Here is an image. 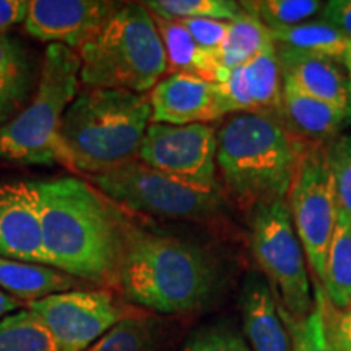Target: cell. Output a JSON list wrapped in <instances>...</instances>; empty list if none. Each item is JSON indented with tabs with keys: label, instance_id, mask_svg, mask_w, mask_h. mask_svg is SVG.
Segmentation results:
<instances>
[{
	"label": "cell",
	"instance_id": "6da1fadb",
	"mask_svg": "<svg viewBox=\"0 0 351 351\" xmlns=\"http://www.w3.org/2000/svg\"><path fill=\"white\" fill-rule=\"evenodd\" d=\"M47 267L73 278L117 285L125 215L77 178L36 182Z\"/></svg>",
	"mask_w": 351,
	"mask_h": 351
},
{
	"label": "cell",
	"instance_id": "7a4b0ae2",
	"mask_svg": "<svg viewBox=\"0 0 351 351\" xmlns=\"http://www.w3.org/2000/svg\"><path fill=\"white\" fill-rule=\"evenodd\" d=\"M215 267L199 245L142 230L124 219L117 287L134 304L161 314H184L204 304Z\"/></svg>",
	"mask_w": 351,
	"mask_h": 351
},
{
	"label": "cell",
	"instance_id": "3957f363",
	"mask_svg": "<svg viewBox=\"0 0 351 351\" xmlns=\"http://www.w3.org/2000/svg\"><path fill=\"white\" fill-rule=\"evenodd\" d=\"M300 140L276 111L232 114L217 132V171L239 208L288 200Z\"/></svg>",
	"mask_w": 351,
	"mask_h": 351
},
{
	"label": "cell",
	"instance_id": "277c9868",
	"mask_svg": "<svg viewBox=\"0 0 351 351\" xmlns=\"http://www.w3.org/2000/svg\"><path fill=\"white\" fill-rule=\"evenodd\" d=\"M152 124L148 96L125 90L85 88L64 114V165L98 176L138 160Z\"/></svg>",
	"mask_w": 351,
	"mask_h": 351
},
{
	"label": "cell",
	"instance_id": "5b68a950",
	"mask_svg": "<svg viewBox=\"0 0 351 351\" xmlns=\"http://www.w3.org/2000/svg\"><path fill=\"white\" fill-rule=\"evenodd\" d=\"M80 83L86 88L143 95L168 72L153 13L145 3H125L78 49Z\"/></svg>",
	"mask_w": 351,
	"mask_h": 351
},
{
	"label": "cell",
	"instance_id": "8992f818",
	"mask_svg": "<svg viewBox=\"0 0 351 351\" xmlns=\"http://www.w3.org/2000/svg\"><path fill=\"white\" fill-rule=\"evenodd\" d=\"M80 57L64 44H49L38 88L23 111L0 129V158L21 165H64L60 127L78 95Z\"/></svg>",
	"mask_w": 351,
	"mask_h": 351
},
{
	"label": "cell",
	"instance_id": "52a82bcc",
	"mask_svg": "<svg viewBox=\"0 0 351 351\" xmlns=\"http://www.w3.org/2000/svg\"><path fill=\"white\" fill-rule=\"evenodd\" d=\"M252 252L285 317L300 322L314 309L304 251L298 238L288 200L252 210Z\"/></svg>",
	"mask_w": 351,
	"mask_h": 351
},
{
	"label": "cell",
	"instance_id": "ba28073f",
	"mask_svg": "<svg viewBox=\"0 0 351 351\" xmlns=\"http://www.w3.org/2000/svg\"><path fill=\"white\" fill-rule=\"evenodd\" d=\"M91 181L99 194L132 212L191 221H207L218 215V192L187 186L140 160L91 176Z\"/></svg>",
	"mask_w": 351,
	"mask_h": 351
},
{
	"label": "cell",
	"instance_id": "9c48e42d",
	"mask_svg": "<svg viewBox=\"0 0 351 351\" xmlns=\"http://www.w3.org/2000/svg\"><path fill=\"white\" fill-rule=\"evenodd\" d=\"M288 207L307 263L322 283L328 247L339 223L326 143L300 142Z\"/></svg>",
	"mask_w": 351,
	"mask_h": 351
},
{
	"label": "cell",
	"instance_id": "30bf717a",
	"mask_svg": "<svg viewBox=\"0 0 351 351\" xmlns=\"http://www.w3.org/2000/svg\"><path fill=\"white\" fill-rule=\"evenodd\" d=\"M28 309L41 320L59 351H85L122 319L138 313L117 302L108 289H72L33 301Z\"/></svg>",
	"mask_w": 351,
	"mask_h": 351
},
{
	"label": "cell",
	"instance_id": "8fae6325",
	"mask_svg": "<svg viewBox=\"0 0 351 351\" xmlns=\"http://www.w3.org/2000/svg\"><path fill=\"white\" fill-rule=\"evenodd\" d=\"M138 160L199 191L218 189L217 130L208 124H150Z\"/></svg>",
	"mask_w": 351,
	"mask_h": 351
},
{
	"label": "cell",
	"instance_id": "7c38bea8",
	"mask_svg": "<svg viewBox=\"0 0 351 351\" xmlns=\"http://www.w3.org/2000/svg\"><path fill=\"white\" fill-rule=\"evenodd\" d=\"M117 8L106 0H32L25 28L39 41L77 51Z\"/></svg>",
	"mask_w": 351,
	"mask_h": 351
},
{
	"label": "cell",
	"instance_id": "4fadbf2b",
	"mask_svg": "<svg viewBox=\"0 0 351 351\" xmlns=\"http://www.w3.org/2000/svg\"><path fill=\"white\" fill-rule=\"evenodd\" d=\"M0 257L47 265L36 182H0Z\"/></svg>",
	"mask_w": 351,
	"mask_h": 351
},
{
	"label": "cell",
	"instance_id": "5bb4252c",
	"mask_svg": "<svg viewBox=\"0 0 351 351\" xmlns=\"http://www.w3.org/2000/svg\"><path fill=\"white\" fill-rule=\"evenodd\" d=\"M152 124L189 125L223 119L215 83L187 73H169L150 90Z\"/></svg>",
	"mask_w": 351,
	"mask_h": 351
},
{
	"label": "cell",
	"instance_id": "9a60e30c",
	"mask_svg": "<svg viewBox=\"0 0 351 351\" xmlns=\"http://www.w3.org/2000/svg\"><path fill=\"white\" fill-rule=\"evenodd\" d=\"M283 80L300 88L306 95L351 111L348 78L333 59L307 54L276 44Z\"/></svg>",
	"mask_w": 351,
	"mask_h": 351
},
{
	"label": "cell",
	"instance_id": "2e32d148",
	"mask_svg": "<svg viewBox=\"0 0 351 351\" xmlns=\"http://www.w3.org/2000/svg\"><path fill=\"white\" fill-rule=\"evenodd\" d=\"M243 326L251 351H293V340L269 283L249 276L241 295Z\"/></svg>",
	"mask_w": 351,
	"mask_h": 351
},
{
	"label": "cell",
	"instance_id": "e0dca14e",
	"mask_svg": "<svg viewBox=\"0 0 351 351\" xmlns=\"http://www.w3.org/2000/svg\"><path fill=\"white\" fill-rule=\"evenodd\" d=\"M278 114L291 137L307 143H327L351 119V111L306 95L285 80Z\"/></svg>",
	"mask_w": 351,
	"mask_h": 351
},
{
	"label": "cell",
	"instance_id": "ac0fdd59",
	"mask_svg": "<svg viewBox=\"0 0 351 351\" xmlns=\"http://www.w3.org/2000/svg\"><path fill=\"white\" fill-rule=\"evenodd\" d=\"M153 20L163 43L169 73H187L212 83L226 80L230 70L219 65L217 51L202 49L181 21L163 19L155 13Z\"/></svg>",
	"mask_w": 351,
	"mask_h": 351
},
{
	"label": "cell",
	"instance_id": "d6986e66",
	"mask_svg": "<svg viewBox=\"0 0 351 351\" xmlns=\"http://www.w3.org/2000/svg\"><path fill=\"white\" fill-rule=\"evenodd\" d=\"M75 287L77 278L52 267L0 257V288L19 301L29 304L57 293L72 291Z\"/></svg>",
	"mask_w": 351,
	"mask_h": 351
},
{
	"label": "cell",
	"instance_id": "ffe728a7",
	"mask_svg": "<svg viewBox=\"0 0 351 351\" xmlns=\"http://www.w3.org/2000/svg\"><path fill=\"white\" fill-rule=\"evenodd\" d=\"M32 99V65L23 46L0 33V129L15 119Z\"/></svg>",
	"mask_w": 351,
	"mask_h": 351
},
{
	"label": "cell",
	"instance_id": "44dd1931",
	"mask_svg": "<svg viewBox=\"0 0 351 351\" xmlns=\"http://www.w3.org/2000/svg\"><path fill=\"white\" fill-rule=\"evenodd\" d=\"M275 46L269 26L241 8L239 15L230 21L226 43L217 51V57L223 69L231 70L245 64L254 56L274 51Z\"/></svg>",
	"mask_w": 351,
	"mask_h": 351
},
{
	"label": "cell",
	"instance_id": "7402d4cb",
	"mask_svg": "<svg viewBox=\"0 0 351 351\" xmlns=\"http://www.w3.org/2000/svg\"><path fill=\"white\" fill-rule=\"evenodd\" d=\"M320 287L335 309L351 307V221L339 218Z\"/></svg>",
	"mask_w": 351,
	"mask_h": 351
},
{
	"label": "cell",
	"instance_id": "603a6c76",
	"mask_svg": "<svg viewBox=\"0 0 351 351\" xmlns=\"http://www.w3.org/2000/svg\"><path fill=\"white\" fill-rule=\"evenodd\" d=\"M275 44L307 54H315L339 59L343 57L351 38L333 28L326 21L322 23H301L282 28H269Z\"/></svg>",
	"mask_w": 351,
	"mask_h": 351
},
{
	"label": "cell",
	"instance_id": "cb8c5ba5",
	"mask_svg": "<svg viewBox=\"0 0 351 351\" xmlns=\"http://www.w3.org/2000/svg\"><path fill=\"white\" fill-rule=\"evenodd\" d=\"M243 70L256 109L278 112L282 106L283 73L276 56V46L274 51L254 56L243 64Z\"/></svg>",
	"mask_w": 351,
	"mask_h": 351
},
{
	"label": "cell",
	"instance_id": "d4e9b609",
	"mask_svg": "<svg viewBox=\"0 0 351 351\" xmlns=\"http://www.w3.org/2000/svg\"><path fill=\"white\" fill-rule=\"evenodd\" d=\"M0 351H59L54 339L29 309L0 319Z\"/></svg>",
	"mask_w": 351,
	"mask_h": 351
},
{
	"label": "cell",
	"instance_id": "484cf974",
	"mask_svg": "<svg viewBox=\"0 0 351 351\" xmlns=\"http://www.w3.org/2000/svg\"><path fill=\"white\" fill-rule=\"evenodd\" d=\"M158 326L152 315L135 313L122 319L85 351H153Z\"/></svg>",
	"mask_w": 351,
	"mask_h": 351
},
{
	"label": "cell",
	"instance_id": "4316f807",
	"mask_svg": "<svg viewBox=\"0 0 351 351\" xmlns=\"http://www.w3.org/2000/svg\"><path fill=\"white\" fill-rule=\"evenodd\" d=\"M145 7L158 16L171 20L212 19L231 21L241 13V5L232 0H153Z\"/></svg>",
	"mask_w": 351,
	"mask_h": 351
},
{
	"label": "cell",
	"instance_id": "83f0119b",
	"mask_svg": "<svg viewBox=\"0 0 351 351\" xmlns=\"http://www.w3.org/2000/svg\"><path fill=\"white\" fill-rule=\"evenodd\" d=\"M239 5L269 28H282L301 25V21L315 15L324 3L317 0H251Z\"/></svg>",
	"mask_w": 351,
	"mask_h": 351
},
{
	"label": "cell",
	"instance_id": "f1b7e54d",
	"mask_svg": "<svg viewBox=\"0 0 351 351\" xmlns=\"http://www.w3.org/2000/svg\"><path fill=\"white\" fill-rule=\"evenodd\" d=\"M339 218L351 221V135H340L326 143Z\"/></svg>",
	"mask_w": 351,
	"mask_h": 351
},
{
	"label": "cell",
	"instance_id": "f546056e",
	"mask_svg": "<svg viewBox=\"0 0 351 351\" xmlns=\"http://www.w3.org/2000/svg\"><path fill=\"white\" fill-rule=\"evenodd\" d=\"M285 317V315H283ZM293 340V351H335L328 340L322 314L315 306L311 314L300 322L285 317Z\"/></svg>",
	"mask_w": 351,
	"mask_h": 351
},
{
	"label": "cell",
	"instance_id": "4dcf8cb0",
	"mask_svg": "<svg viewBox=\"0 0 351 351\" xmlns=\"http://www.w3.org/2000/svg\"><path fill=\"white\" fill-rule=\"evenodd\" d=\"M314 302L322 314L327 337L335 351H351V307L335 309L327 301L319 282L314 283Z\"/></svg>",
	"mask_w": 351,
	"mask_h": 351
},
{
	"label": "cell",
	"instance_id": "1f68e13d",
	"mask_svg": "<svg viewBox=\"0 0 351 351\" xmlns=\"http://www.w3.org/2000/svg\"><path fill=\"white\" fill-rule=\"evenodd\" d=\"M215 86H217L218 103L223 116H228V114L232 116V114L239 112L258 111L252 101L247 82H245L243 65L231 69L226 80L221 83H215Z\"/></svg>",
	"mask_w": 351,
	"mask_h": 351
},
{
	"label": "cell",
	"instance_id": "d6a6232c",
	"mask_svg": "<svg viewBox=\"0 0 351 351\" xmlns=\"http://www.w3.org/2000/svg\"><path fill=\"white\" fill-rule=\"evenodd\" d=\"M182 351H251L239 333L225 327H210L194 333Z\"/></svg>",
	"mask_w": 351,
	"mask_h": 351
},
{
	"label": "cell",
	"instance_id": "836d02e7",
	"mask_svg": "<svg viewBox=\"0 0 351 351\" xmlns=\"http://www.w3.org/2000/svg\"><path fill=\"white\" fill-rule=\"evenodd\" d=\"M178 21H181L184 28L202 49L218 51L225 46L230 21L212 19H187Z\"/></svg>",
	"mask_w": 351,
	"mask_h": 351
},
{
	"label": "cell",
	"instance_id": "e575fe53",
	"mask_svg": "<svg viewBox=\"0 0 351 351\" xmlns=\"http://www.w3.org/2000/svg\"><path fill=\"white\" fill-rule=\"evenodd\" d=\"M324 20L351 38V0H332L324 7Z\"/></svg>",
	"mask_w": 351,
	"mask_h": 351
},
{
	"label": "cell",
	"instance_id": "d590c367",
	"mask_svg": "<svg viewBox=\"0 0 351 351\" xmlns=\"http://www.w3.org/2000/svg\"><path fill=\"white\" fill-rule=\"evenodd\" d=\"M28 8V0H0V33H7L12 26L25 23Z\"/></svg>",
	"mask_w": 351,
	"mask_h": 351
},
{
	"label": "cell",
	"instance_id": "8d00e7d4",
	"mask_svg": "<svg viewBox=\"0 0 351 351\" xmlns=\"http://www.w3.org/2000/svg\"><path fill=\"white\" fill-rule=\"evenodd\" d=\"M20 306H21V301L5 295V293L0 289V319H3L8 314L16 313V309H19Z\"/></svg>",
	"mask_w": 351,
	"mask_h": 351
},
{
	"label": "cell",
	"instance_id": "74e56055",
	"mask_svg": "<svg viewBox=\"0 0 351 351\" xmlns=\"http://www.w3.org/2000/svg\"><path fill=\"white\" fill-rule=\"evenodd\" d=\"M341 60H343L345 67H346V72H348V86H350V93H351V41L348 44V47H346L343 57H341Z\"/></svg>",
	"mask_w": 351,
	"mask_h": 351
}]
</instances>
